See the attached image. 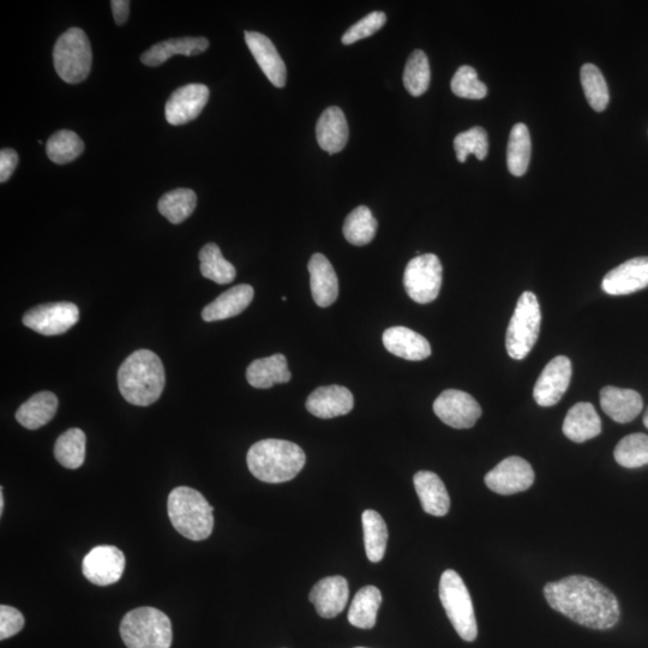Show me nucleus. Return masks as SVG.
Returning a JSON list of instances; mask_svg holds the SVG:
<instances>
[{
	"label": "nucleus",
	"instance_id": "nucleus-32",
	"mask_svg": "<svg viewBox=\"0 0 648 648\" xmlns=\"http://www.w3.org/2000/svg\"><path fill=\"white\" fill-rule=\"evenodd\" d=\"M531 149V136L527 126L522 123L515 124L510 131L507 149L508 170L513 176H524L530 165Z\"/></svg>",
	"mask_w": 648,
	"mask_h": 648
},
{
	"label": "nucleus",
	"instance_id": "nucleus-26",
	"mask_svg": "<svg viewBox=\"0 0 648 648\" xmlns=\"http://www.w3.org/2000/svg\"><path fill=\"white\" fill-rule=\"evenodd\" d=\"M254 296V288L250 285L234 286L203 309V321L215 322L238 316L248 308Z\"/></svg>",
	"mask_w": 648,
	"mask_h": 648
},
{
	"label": "nucleus",
	"instance_id": "nucleus-48",
	"mask_svg": "<svg viewBox=\"0 0 648 648\" xmlns=\"http://www.w3.org/2000/svg\"><path fill=\"white\" fill-rule=\"evenodd\" d=\"M644 424H645L646 428L648 429V408H647V411H646L645 416H644Z\"/></svg>",
	"mask_w": 648,
	"mask_h": 648
},
{
	"label": "nucleus",
	"instance_id": "nucleus-31",
	"mask_svg": "<svg viewBox=\"0 0 648 648\" xmlns=\"http://www.w3.org/2000/svg\"><path fill=\"white\" fill-rule=\"evenodd\" d=\"M366 556L372 563L383 560L388 543V530L381 514L376 510H365L362 515Z\"/></svg>",
	"mask_w": 648,
	"mask_h": 648
},
{
	"label": "nucleus",
	"instance_id": "nucleus-29",
	"mask_svg": "<svg viewBox=\"0 0 648 648\" xmlns=\"http://www.w3.org/2000/svg\"><path fill=\"white\" fill-rule=\"evenodd\" d=\"M58 398L51 392L35 394L18 408L17 422L28 430H38L56 416Z\"/></svg>",
	"mask_w": 648,
	"mask_h": 648
},
{
	"label": "nucleus",
	"instance_id": "nucleus-35",
	"mask_svg": "<svg viewBox=\"0 0 648 648\" xmlns=\"http://www.w3.org/2000/svg\"><path fill=\"white\" fill-rule=\"evenodd\" d=\"M377 226V221L371 210L368 207L359 206L348 214L342 231H344L348 243L364 246L374 240Z\"/></svg>",
	"mask_w": 648,
	"mask_h": 648
},
{
	"label": "nucleus",
	"instance_id": "nucleus-25",
	"mask_svg": "<svg viewBox=\"0 0 648 648\" xmlns=\"http://www.w3.org/2000/svg\"><path fill=\"white\" fill-rule=\"evenodd\" d=\"M320 147L330 155L341 152L348 141V124L341 108L333 106L323 111L316 125Z\"/></svg>",
	"mask_w": 648,
	"mask_h": 648
},
{
	"label": "nucleus",
	"instance_id": "nucleus-19",
	"mask_svg": "<svg viewBox=\"0 0 648 648\" xmlns=\"http://www.w3.org/2000/svg\"><path fill=\"white\" fill-rule=\"evenodd\" d=\"M306 410L315 417L330 419L350 413L353 410V395L345 387L327 386L314 390L306 400Z\"/></svg>",
	"mask_w": 648,
	"mask_h": 648
},
{
	"label": "nucleus",
	"instance_id": "nucleus-14",
	"mask_svg": "<svg viewBox=\"0 0 648 648\" xmlns=\"http://www.w3.org/2000/svg\"><path fill=\"white\" fill-rule=\"evenodd\" d=\"M572 378V363L564 356H558L545 366L533 389V398L542 407H551L562 399Z\"/></svg>",
	"mask_w": 648,
	"mask_h": 648
},
{
	"label": "nucleus",
	"instance_id": "nucleus-45",
	"mask_svg": "<svg viewBox=\"0 0 648 648\" xmlns=\"http://www.w3.org/2000/svg\"><path fill=\"white\" fill-rule=\"evenodd\" d=\"M18 165V154L14 149L5 148L0 152V182H8Z\"/></svg>",
	"mask_w": 648,
	"mask_h": 648
},
{
	"label": "nucleus",
	"instance_id": "nucleus-3",
	"mask_svg": "<svg viewBox=\"0 0 648 648\" xmlns=\"http://www.w3.org/2000/svg\"><path fill=\"white\" fill-rule=\"evenodd\" d=\"M248 467L252 476L264 483L290 482L303 470L304 450L298 444L284 440H263L249 450Z\"/></svg>",
	"mask_w": 648,
	"mask_h": 648
},
{
	"label": "nucleus",
	"instance_id": "nucleus-43",
	"mask_svg": "<svg viewBox=\"0 0 648 648\" xmlns=\"http://www.w3.org/2000/svg\"><path fill=\"white\" fill-rule=\"evenodd\" d=\"M386 22L387 16L384 12H371V14L366 15L362 20L353 24V26L347 30L344 36H342V44L352 45L354 42L369 38V36L374 35L378 30L383 28Z\"/></svg>",
	"mask_w": 648,
	"mask_h": 648
},
{
	"label": "nucleus",
	"instance_id": "nucleus-7",
	"mask_svg": "<svg viewBox=\"0 0 648 648\" xmlns=\"http://www.w3.org/2000/svg\"><path fill=\"white\" fill-rule=\"evenodd\" d=\"M440 599L450 623L453 624L460 638L467 642L476 640L478 627L470 592L455 570L448 569L442 574Z\"/></svg>",
	"mask_w": 648,
	"mask_h": 648
},
{
	"label": "nucleus",
	"instance_id": "nucleus-8",
	"mask_svg": "<svg viewBox=\"0 0 648 648\" xmlns=\"http://www.w3.org/2000/svg\"><path fill=\"white\" fill-rule=\"evenodd\" d=\"M542 312L536 294L524 292L507 329L506 348L510 357L521 360L528 356L538 340Z\"/></svg>",
	"mask_w": 648,
	"mask_h": 648
},
{
	"label": "nucleus",
	"instance_id": "nucleus-2",
	"mask_svg": "<svg viewBox=\"0 0 648 648\" xmlns=\"http://www.w3.org/2000/svg\"><path fill=\"white\" fill-rule=\"evenodd\" d=\"M166 383L161 359L149 350H138L120 365L118 387L131 405L149 406L159 400Z\"/></svg>",
	"mask_w": 648,
	"mask_h": 648
},
{
	"label": "nucleus",
	"instance_id": "nucleus-12",
	"mask_svg": "<svg viewBox=\"0 0 648 648\" xmlns=\"http://www.w3.org/2000/svg\"><path fill=\"white\" fill-rule=\"evenodd\" d=\"M125 562L123 551L116 546L99 545L84 556L82 572L94 585H113L122 578Z\"/></svg>",
	"mask_w": 648,
	"mask_h": 648
},
{
	"label": "nucleus",
	"instance_id": "nucleus-13",
	"mask_svg": "<svg viewBox=\"0 0 648 648\" xmlns=\"http://www.w3.org/2000/svg\"><path fill=\"white\" fill-rule=\"evenodd\" d=\"M534 482L533 468L519 456L504 459L486 474L485 484L500 495H514L530 489Z\"/></svg>",
	"mask_w": 648,
	"mask_h": 648
},
{
	"label": "nucleus",
	"instance_id": "nucleus-22",
	"mask_svg": "<svg viewBox=\"0 0 648 648\" xmlns=\"http://www.w3.org/2000/svg\"><path fill=\"white\" fill-rule=\"evenodd\" d=\"M600 406L617 423L632 422L642 411L644 402L633 389L604 387L600 390Z\"/></svg>",
	"mask_w": 648,
	"mask_h": 648
},
{
	"label": "nucleus",
	"instance_id": "nucleus-4",
	"mask_svg": "<svg viewBox=\"0 0 648 648\" xmlns=\"http://www.w3.org/2000/svg\"><path fill=\"white\" fill-rule=\"evenodd\" d=\"M167 513L173 527L185 538L200 542L213 533V507L195 489L188 486L173 489L168 496Z\"/></svg>",
	"mask_w": 648,
	"mask_h": 648
},
{
	"label": "nucleus",
	"instance_id": "nucleus-10",
	"mask_svg": "<svg viewBox=\"0 0 648 648\" xmlns=\"http://www.w3.org/2000/svg\"><path fill=\"white\" fill-rule=\"evenodd\" d=\"M78 320H80V310L75 304L68 302L35 306L23 316L24 326L47 336L68 332Z\"/></svg>",
	"mask_w": 648,
	"mask_h": 648
},
{
	"label": "nucleus",
	"instance_id": "nucleus-20",
	"mask_svg": "<svg viewBox=\"0 0 648 648\" xmlns=\"http://www.w3.org/2000/svg\"><path fill=\"white\" fill-rule=\"evenodd\" d=\"M312 298L321 308L335 303L339 296V280L332 263L322 254L312 255L309 261Z\"/></svg>",
	"mask_w": 648,
	"mask_h": 648
},
{
	"label": "nucleus",
	"instance_id": "nucleus-18",
	"mask_svg": "<svg viewBox=\"0 0 648 648\" xmlns=\"http://www.w3.org/2000/svg\"><path fill=\"white\" fill-rule=\"evenodd\" d=\"M245 41L263 74L267 76L273 86L284 88L287 69L273 42L266 35L257 32H245Z\"/></svg>",
	"mask_w": 648,
	"mask_h": 648
},
{
	"label": "nucleus",
	"instance_id": "nucleus-49",
	"mask_svg": "<svg viewBox=\"0 0 648 648\" xmlns=\"http://www.w3.org/2000/svg\"><path fill=\"white\" fill-rule=\"evenodd\" d=\"M356 648H366V647H356Z\"/></svg>",
	"mask_w": 648,
	"mask_h": 648
},
{
	"label": "nucleus",
	"instance_id": "nucleus-6",
	"mask_svg": "<svg viewBox=\"0 0 648 648\" xmlns=\"http://www.w3.org/2000/svg\"><path fill=\"white\" fill-rule=\"evenodd\" d=\"M92 62V46L82 29L71 28L60 35L54 46L53 63L64 82L77 84L86 81Z\"/></svg>",
	"mask_w": 648,
	"mask_h": 648
},
{
	"label": "nucleus",
	"instance_id": "nucleus-30",
	"mask_svg": "<svg viewBox=\"0 0 648 648\" xmlns=\"http://www.w3.org/2000/svg\"><path fill=\"white\" fill-rule=\"evenodd\" d=\"M381 604L382 593L376 586L363 587L352 600L348 621L352 626L360 629L374 628Z\"/></svg>",
	"mask_w": 648,
	"mask_h": 648
},
{
	"label": "nucleus",
	"instance_id": "nucleus-27",
	"mask_svg": "<svg viewBox=\"0 0 648 648\" xmlns=\"http://www.w3.org/2000/svg\"><path fill=\"white\" fill-rule=\"evenodd\" d=\"M209 41L206 38H180L158 42L144 52L141 62L147 66H159L173 56L192 57L207 51Z\"/></svg>",
	"mask_w": 648,
	"mask_h": 648
},
{
	"label": "nucleus",
	"instance_id": "nucleus-17",
	"mask_svg": "<svg viewBox=\"0 0 648 648\" xmlns=\"http://www.w3.org/2000/svg\"><path fill=\"white\" fill-rule=\"evenodd\" d=\"M350 596L348 582L342 576H328L317 582L310 592V602L323 618H334L346 608Z\"/></svg>",
	"mask_w": 648,
	"mask_h": 648
},
{
	"label": "nucleus",
	"instance_id": "nucleus-24",
	"mask_svg": "<svg viewBox=\"0 0 648 648\" xmlns=\"http://www.w3.org/2000/svg\"><path fill=\"white\" fill-rule=\"evenodd\" d=\"M562 430L570 441L582 443L602 432V420L590 402H579L568 411Z\"/></svg>",
	"mask_w": 648,
	"mask_h": 648
},
{
	"label": "nucleus",
	"instance_id": "nucleus-33",
	"mask_svg": "<svg viewBox=\"0 0 648 648\" xmlns=\"http://www.w3.org/2000/svg\"><path fill=\"white\" fill-rule=\"evenodd\" d=\"M86 434L81 429L72 428L58 437L54 446V456L59 464L69 470L81 467L86 458Z\"/></svg>",
	"mask_w": 648,
	"mask_h": 648
},
{
	"label": "nucleus",
	"instance_id": "nucleus-46",
	"mask_svg": "<svg viewBox=\"0 0 648 648\" xmlns=\"http://www.w3.org/2000/svg\"><path fill=\"white\" fill-rule=\"evenodd\" d=\"M111 8L114 21H116L118 26H123L129 18L130 2L128 0H112Z\"/></svg>",
	"mask_w": 648,
	"mask_h": 648
},
{
	"label": "nucleus",
	"instance_id": "nucleus-39",
	"mask_svg": "<svg viewBox=\"0 0 648 648\" xmlns=\"http://www.w3.org/2000/svg\"><path fill=\"white\" fill-rule=\"evenodd\" d=\"M429 59L423 51L416 50L408 57L404 71V84L412 96L423 95L430 87Z\"/></svg>",
	"mask_w": 648,
	"mask_h": 648
},
{
	"label": "nucleus",
	"instance_id": "nucleus-11",
	"mask_svg": "<svg viewBox=\"0 0 648 648\" xmlns=\"http://www.w3.org/2000/svg\"><path fill=\"white\" fill-rule=\"evenodd\" d=\"M434 412L444 424L454 429H470L482 416V407L472 395L448 389L435 400Z\"/></svg>",
	"mask_w": 648,
	"mask_h": 648
},
{
	"label": "nucleus",
	"instance_id": "nucleus-40",
	"mask_svg": "<svg viewBox=\"0 0 648 648\" xmlns=\"http://www.w3.org/2000/svg\"><path fill=\"white\" fill-rule=\"evenodd\" d=\"M614 455L617 464L626 468L648 465V436L633 434L622 438L615 448Z\"/></svg>",
	"mask_w": 648,
	"mask_h": 648
},
{
	"label": "nucleus",
	"instance_id": "nucleus-9",
	"mask_svg": "<svg viewBox=\"0 0 648 648\" xmlns=\"http://www.w3.org/2000/svg\"><path fill=\"white\" fill-rule=\"evenodd\" d=\"M442 263L434 254L419 255L408 262L404 274L405 290L414 302L429 304L440 294Z\"/></svg>",
	"mask_w": 648,
	"mask_h": 648
},
{
	"label": "nucleus",
	"instance_id": "nucleus-5",
	"mask_svg": "<svg viewBox=\"0 0 648 648\" xmlns=\"http://www.w3.org/2000/svg\"><path fill=\"white\" fill-rule=\"evenodd\" d=\"M120 636L128 648H171L172 624L159 609L143 606L126 614Z\"/></svg>",
	"mask_w": 648,
	"mask_h": 648
},
{
	"label": "nucleus",
	"instance_id": "nucleus-16",
	"mask_svg": "<svg viewBox=\"0 0 648 648\" xmlns=\"http://www.w3.org/2000/svg\"><path fill=\"white\" fill-rule=\"evenodd\" d=\"M646 287H648V257H635L620 264L610 270L602 282L603 291L610 296H627Z\"/></svg>",
	"mask_w": 648,
	"mask_h": 648
},
{
	"label": "nucleus",
	"instance_id": "nucleus-38",
	"mask_svg": "<svg viewBox=\"0 0 648 648\" xmlns=\"http://www.w3.org/2000/svg\"><path fill=\"white\" fill-rule=\"evenodd\" d=\"M580 78L588 104L594 111H605L609 104L610 94L602 72L596 65L585 64L582 65Z\"/></svg>",
	"mask_w": 648,
	"mask_h": 648
},
{
	"label": "nucleus",
	"instance_id": "nucleus-23",
	"mask_svg": "<svg viewBox=\"0 0 648 648\" xmlns=\"http://www.w3.org/2000/svg\"><path fill=\"white\" fill-rule=\"evenodd\" d=\"M413 483L425 513L438 518L448 514L450 497L446 485L436 473L420 471L414 474Z\"/></svg>",
	"mask_w": 648,
	"mask_h": 648
},
{
	"label": "nucleus",
	"instance_id": "nucleus-41",
	"mask_svg": "<svg viewBox=\"0 0 648 648\" xmlns=\"http://www.w3.org/2000/svg\"><path fill=\"white\" fill-rule=\"evenodd\" d=\"M456 158L459 162H465L468 155H476L478 160H484L489 153L488 132L482 126L461 132L454 140Z\"/></svg>",
	"mask_w": 648,
	"mask_h": 648
},
{
	"label": "nucleus",
	"instance_id": "nucleus-47",
	"mask_svg": "<svg viewBox=\"0 0 648 648\" xmlns=\"http://www.w3.org/2000/svg\"><path fill=\"white\" fill-rule=\"evenodd\" d=\"M4 490L3 488H0V515H3L4 512Z\"/></svg>",
	"mask_w": 648,
	"mask_h": 648
},
{
	"label": "nucleus",
	"instance_id": "nucleus-44",
	"mask_svg": "<svg viewBox=\"0 0 648 648\" xmlns=\"http://www.w3.org/2000/svg\"><path fill=\"white\" fill-rule=\"evenodd\" d=\"M23 627L24 617L20 610L9 605L0 606V640L20 633Z\"/></svg>",
	"mask_w": 648,
	"mask_h": 648
},
{
	"label": "nucleus",
	"instance_id": "nucleus-28",
	"mask_svg": "<svg viewBox=\"0 0 648 648\" xmlns=\"http://www.w3.org/2000/svg\"><path fill=\"white\" fill-rule=\"evenodd\" d=\"M291 377L287 359L280 353L272 357L256 359L246 370V380L250 386L257 389H269L275 384L290 382Z\"/></svg>",
	"mask_w": 648,
	"mask_h": 648
},
{
	"label": "nucleus",
	"instance_id": "nucleus-1",
	"mask_svg": "<svg viewBox=\"0 0 648 648\" xmlns=\"http://www.w3.org/2000/svg\"><path fill=\"white\" fill-rule=\"evenodd\" d=\"M544 596L552 609L587 628L610 629L620 620L615 594L587 576L572 575L549 582Z\"/></svg>",
	"mask_w": 648,
	"mask_h": 648
},
{
	"label": "nucleus",
	"instance_id": "nucleus-42",
	"mask_svg": "<svg viewBox=\"0 0 648 648\" xmlns=\"http://www.w3.org/2000/svg\"><path fill=\"white\" fill-rule=\"evenodd\" d=\"M452 92L462 99L482 100L488 95V88L479 81L477 71L472 66H460L455 72L452 83Z\"/></svg>",
	"mask_w": 648,
	"mask_h": 648
},
{
	"label": "nucleus",
	"instance_id": "nucleus-34",
	"mask_svg": "<svg viewBox=\"0 0 648 648\" xmlns=\"http://www.w3.org/2000/svg\"><path fill=\"white\" fill-rule=\"evenodd\" d=\"M198 258H200V269L204 278L219 285L231 284L236 279V268L225 260L218 245L214 243L204 245Z\"/></svg>",
	"mask_w": 648,
	"mask_h": 648
},
{
	"label": "nucleus",
	"instance_id": "nucleus-36",
	"mask_svg": "<svg viewBox=\"0 0 648 648\" xmlns=\"http://www.w3.org/2000/svg\"><path fill=\"white\" fill-rule=\"evenodd\" d=\"M197 206V196L195 191L190 189H176L167 192L160 198L158 209L162 216L171 222V224H182L194 213Z\"/></svg>",
	"mask_w": 648,
	"mask_h": 648
},
{
	"label": "nucleus",
	"instance_id": "nucleus-21",
	"mask_svg": "<svg viewBox=\"0 0 648 648\" xmlns=\"http://www.w3.org/2000/svg\"><path fill=\"white\" fill-rule=\"evenodd\" d=\"M383 345L394 356L419 362L431 356L429 341L406 327H392L383 333Z\"/></svg>",
	"mask_w": 648,
	"mask_h": 648
},
{
	"label": "nucleus",
	"instance_id": "nucleus-15",
	"mask_svg": "<svg viewBox=\"0 0 648 648\" xmlns=\"http://www.w3.org/2000/svg\"><path fill=\"white\" fill-rule=\"evenodd\" d=\"M209 100V89L204 84L192 83L174 90L166 102L167 122L184 125L200 116Z\"/></svg>",
	"mask_w": 648,
	"mask_h": 648
},
{
	"label": "nucleus",
	"instance_id": "nucleus-37",
	"mask_svg": "<svg viewBox=\"0 0 648 648\" xmlns=\"http://www.w3.org/2000/svg\"><path fill=\"white\" fill-rule=\"evenodd\" d=\"M84 152V143L74 131L60 130L50 137L46 144L48 159L54 164L65 165Z\"/></svg>",
	"mask_w": 648,
	"mask_h": 648
}]
</instances>
